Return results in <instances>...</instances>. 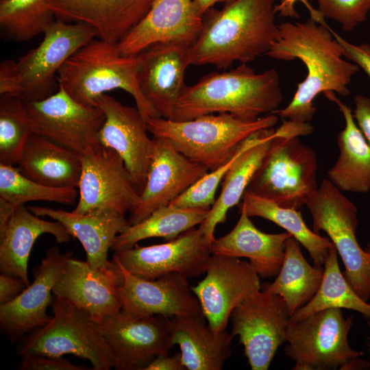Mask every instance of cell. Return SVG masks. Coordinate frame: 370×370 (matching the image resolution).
Returning a JSON list of instances; mask_svg holds the SVG:
<instances>
[{
	"label": "cell",
	"instance_id": "obj_1",
	"mask_svg": "<svg viewBox=\"0 0 370 370\" xmlns=\"http://www.w3.org/2000/svg\"><path fill=\"white\" fill-rule=\"evenodd\" d=\"M280 36L267 55L271 58L290 61L299 59L306 65L307 75L297 84L291 101L277 114L282 119L308 123L316 108L314 98L321 92H336L347 96V85L360 67L343 58V48L334 38L324 18L305 22H284L278 25Z\"/></svg>",
	"mask_w": 370,
	"mask_h": 370
},
{
	"label": "cell",
	"instance_id": "obj_2",
	"mask_svg": "<svg viewBox=\"0 0 370 370\" xmlns=\"http://www.w3.org/2000/svg\"><path fill=\"white\" fill-rule=\"evenodd\" d=\"M275 1L235 0L221 10L208 9L200 34L188 49L189 64L226 69L267 54L280 36Z\"/></svg>",
	"mask_w": 370,
	"mask_h": 370
},
{
	"label": "cell",
	"instance_id": "obj_3",
	"mask_svg": "<svg viewBox=\"0 0 370 370\" xmlns=\"http://www.w3.org/2000/svg\"><path fill=\"white\" fill-rule=\"evenodd\" d=\"M282 99L276 70L256 73L242 63L235 69L212 72L193 86H186L169 119L184 121L216 112L254 121L262 114L273 113Z\"/></svg>",
	"mask_w": 370,
	"mask_h": 370
},
{
	"label": "cell",
	"instance_id": "obj_4",
	"mask_svg": "<svg viewBox=\"0 0 370 370\" xmlns=\"http://www.w3.org/2000/svg\"><path fill=\"white\" fill-rule=\"evenodd\" d=\"M271 147L245 191L288 208L300 210L317 189L315 151L299 136L313 132L309 123L282 119Z\"/></svg>",
	"mask_w": 370,
	"mask_h": 370
},
{
	"label": "cell",
	"instance_id": "obj_5",
	"mask_svg": "<svg viewBox=\"0 0 370 370\" xmlns=\"http://www.w3.org/2000/svg\"><path fill=\"white\" fill-rule=\"evenodd\" d=\"M138 55L123 56L117 43L98 38L78 49L60 69L58 86L78 102L95 106L96 99L106 92L122 89L134 98L143 119L160 117L138 86Z\"/></svg>",
	"mask_w": 370,
	"mask_h": 370
},
{
	"label": "cell",
	"instance_id": "obj_6",
	"mask_svg": "<svg viewBox=\"0 0 370 370\" xmlns=\"http://www.w3.org/2000/svg\"><path fill=\"white\" fill-rule=\"evenodd\" d=\"M39 45L16 62L0 64V95L16 96L23 101L46 99L58 88V73L78 49L97 38L92 27L56 18L43 33Z\"/></svg>",
	"mask_w": 370,
	"mask_h": 370
},
{
	"label": "cell",
	"instance_id": "obj_7",
	"mask_svg": "<svg viewBox=\"0 0 370 370\" xmlns=\"http://www.w3.org/2000/svg\"><path fill=\"white\" fill-rule=\"evenodd\" d=\"M278 121L275 114L247 121L219 113L184 121L150 118L146 123L154 137L167 140L186 157L212 171L232 159L247 137L273 127Z\"/></svg>",
	"mask_w": 370,
	"mask_h": 370
},
{
	"label": "cell",
	"instance_id": "obj_8",
	"mask_svg": "<svg viewBox=\"0 0 370 370\" xmlns=\"http://www.w3.org/2000/svg\"><path fill=\"white\" fill-rule=\"evenodd\" d=\"M352 317L345 318L341 308L317 311L297 321H290L284 353L295 362L294 370H342L365 365L362 354L352 349L348 334Z\"/></svg>",
	"mask_w": 370,
	"mask_h": 370
},
{
	"label": "cell",
	"instance_id": "obj_9",
	"mask_svg": "<svg viewBox=\"0 0 370 370\" xmlns=\"http://www.w3.org/2000/svg\"><path fill=\"white\" fill-rule=\"evenodd\" d=\"M53 316L18 346L19 355L62 357L73 354L88 360L93 370L114 368L110 349L99 324L89 313L53 296Z\"/></svg>",
	"mask_w": 370,
	"mask_h": 370
},
{
	"label": "cell",
	"instance_id": "obj_10",
	"mask_svg": "<svg viewBox=\"0 0 370 370\" xmlns=\"http://www.w3.org/2000/svg\"><path fill=\"white\" fill-rule=\"evenodd\" d=\"M312 218V230L324 231L339 254L346 280L363 300L370 298V255L360 246L356 206L328 179L323 180L305 204Z\"/></svg>",
	"mask_w": 370,
	"mask_h": 370
},
{
	"label": "cell",
	"instance_id": "obj_11",
	"mask_svg": "<svg viewBox=\"0 0 370 370\" xmlns=\"http://www.w3.org/2000/svg\"><path fill=\"white\" fill-rule=\"evenodd\" d=\"M287 306L278 294L260 290L232 312L231 334L238 336L252 370H267L279 347L286 341Z\"/></svg>",
	"mask_w": 370,
	"mask_h": 370
},
{
	"label": "cell",
	"instance_id": "obj_12",
	"mask_svg": "<svg viewBox=\"0 0 370 370\" xmlns=\"http://www.w3.org/2000/svg\"><path fill=\"white\" fill-rule=\"evenodd\" d=\"M23 101L33 133L79 154L100 143L106 118L103 110L78 102L62 86L46 99Z\"/></svg>",
	"mask_w": 370,
	"mask_h": 370
},
{
	"label": "cell",
	"instance_id": "obj_13",
	"mask_svg": "<svg viewBox=\"0 0 370 370\" xmlns=\"http://www.w3.org/2000/svg\"><path fill=\"white\" fill-rule=\"evenodd\" d=\"M79 197L73 212L84 214L96 208H110L125 215L140 202L131 176L121 157L112 149L97 144L80 154Z\"/></svg>",
	"mask_w": 370,
	"mask_h": 370
},
{
	"label": "cell",
	"instance_id": "obj_14",
	"mask_svg": "<svg viewBox=\"0 0 370 370\" xmlns=\"http://www.w3.org/2000/svg\"><path fill=\"white\" fill-rule=\"evenodd\" d=\"M261 288L260 275L250 262L216 254L209 259L204 278L191 286L214 332L225 330L235 307Z\"/></svg>",
	"mask_w": 370,
	"mask_h": 370
},
{
	"label": "cell",
	"instance_id": "obj_15",
	"mask_svg": "<svg viewBox=\"0 0 370 370\" xmlns=\"http://www.w3.org/2000/svg\"><path fill=\"white\" fill-rule=\"evenodd\" d=\"M212 241L199 228L190 229L162 244L114 251V256L132 274L149 280L171 273L187 278L206 273L212 254Z\"/></svg>",
	"mask_w": 370,
	"mask_h": 370
},
{
	"label": "cell",
	"instance_id": "obj_16",
	"mask_svg": "<svg viewBox=\"0 0 370 370\" xmlns=\"http://www.w3.org/2000/svg\"><path fill=\"white\" fill-rule=\"evenodd\" d=\"M97 323L116 370H143L158 354L172 347L171 319L163 315L135 317L121 310Z\"/></svg>",
	"mask_w": 370,
	"mask_h": 370
},
{
	"label": "cell",
	"instance_id": "obj_17",
	"mask_svg": "<svg viewBox=\"0 0 370 370\" xmlns=\"http://www.w3.org/2000/svg\"><path fill=\"white\" fill-rule=\"evenodd\" d=\"M112 260L121 271L118 292L121 310L127 314L172 318L203 314L187 277L171 273L153 280H145L127 271L114 256Z\"/></svg>",
	"mask_w": 370,
	"mask_h": 370
},
{
	"label": "cell",
	"instance_id": "obj_18",
	"mask_svg": "<svg viewBox=\"0 0 370 370\" xmlns=\"http://www.w3.org/2000/svg\"><path fill=\"white\" fill-rule=\"evenodd\" d=\"M95 106L103 110L106 117L99 135L100 144L121 157L140 195L146 184L153 147L145 120L137 108L123 105L107 94L96 99Z\"/></svg>",
	"mask_w": 370,
	"mask_h": 370
},
{
	"label": "cell",
	"instance_id": "obj_19",
	"mask_svg": "<svg viewBox=\"0 0 370 370\" xmlns=\"http://www.w3.org/2000/svg\"><path fill=\"white\" fill-rule=\"evenodd\" d=\"M153 140L146 184L138 206L130 212V225L169 206L209 171L179 152L167 140L153 136Z\"/></svg>",
	"mask_w": 370,
	"mask_h": 370
},
{
	"label": "cell",
	"instance_id": "obj_20",
	"mask_svg": "<svg viewBox=\"0 0 370 370\" xmlns=\"http://www.w3.org/2000/svg\"><path fill=\"white\" fill-rule=\"evenodd\" d=\"M190 46L178 42L155 43L137 54L140 89L160 117L169 119L186 85Z\"/></svg>",
	"mask_w": 370,
	"mask_h": 370
},
{
	"label": "cell",
	"instance_id": "obj_21",
	"mask_svg": "<svg viewBox=\"0 0 370 370\" xmlns=\"http://www.w3.org/2000/svg\"><path fill=\"white\" fill-rule=\"evenodd\" d=\"M73 254H62L56 247L49 248L40 264L34 269L32 283L15 299L0 305L1 328L11 338H17L51 321L47 308L53 299L52 291Z\"/></svg>",
	"mask_w": 370,
	"mask_h": 370
},
{
	"label": "cell",
	"instance_id": "obj_22",
	"mask_svg": "<svg viewBox=\"0 0 370 370\" xmlns=\"http://www.w3.org/2000/svg\"><path fill=\"white\" fill-rule=\"evenodd\" d=\"M202 25L193 0H155L143 18L117 43L118 49L121 55L135 56L160 42L190 47Z\"/></svg>",
	"mask_w": 370,
	"mask_h": 370
},
{
	"label": "cell",
	"instance_id": "obj_23",
	"mask_svg": "<svg viewBox=\"0 0 370 370\" xmlns=\"http://www.w3.org/2000/svg\"><path fill=\"white\" fill-rule=\"evenodd\" d=\"M121 271L112 264L93 269L86 261L71 257L53 288V295L87 311L97 322L121 310L118 286Z\"/></svg>",
	"mask_w": 370,
	"mask_h": 370
},
{
	"label": "cell",
	"instance_id": "obj_24",
	"mask_svg": "<svg viewBox=\"0 0 370 370\" xmlns=\"http://www.w3.org/2000/svg\"><path fill=\"white\" fill-rule=\"evenodd\" d=\"M155 0H47L56 18L88 25L97 38L118 43L149 10Z\"/></svg>",
	"mask_w": 370,
	"mask_h": 370
},
{
	"label": "cell",
	"instance_id": "obj_25",
	"mask_svg": "<svg viewBox=\"0 0 370 370\" xmlns=\"http://www.w3.org/2000/svg\"><path fill=\"white\" fill-rule=\"evenodd\" d=\"M28 208L38 217L60 222L71 236L77 238L86 251V261L95 270L112 265L108 251L116 236L130 225L125 214L110 208H96L84 214L38 206Z\"/></svg>",
	"mask_w": 370,
	"mask_h": 370
},
{
	"label": "cell",
	"instance_id": "obj_26",
	"mask_svg": "<svg viewBox=\"0 0 370 370\" xmlns=\"http://www.w3.org/2000/svg\"><path fill=\"white\" fill-rule=\"evenodd\" d=\"M288 232L267 234L258 230L245 211L240 208V217L234 227L212 243V252L237 258H247L260 277L269 278L278 274L282 267Z\"/></svg>",
	"mask_w": 370,
	"mask_h": 370
},
{
	"label": "cell",
	"instance_id": "obj_27",
	"mask_svg": "<svg viewBox=\"0 0 370 370\" xmlns=\"http://www.w3.org/2000/svg\"><path fill=\"white\" fill-rule=\"evenodd\" d=\"M233 336L214 332L204 314L171 319V343L178 345L186 370H221L232 354Z\"/></svg>",
	"mask_w": 370,
	"mask_h": 370
},
{
	"label": "cell",
	"instance_id": "obj_28",
	"mask_svg": "<svg viewBox=\"0 0 370 370\" xmlns=\"http://www.w3.org/2000/svg\"><path fill=\"white\" fill-rule=\"evenodd\" d=\"M44 234L53 235L58 243H68L71 237L60 222L42 219L24 205L18 206L0 236L1 273L18 277L29 285L28 260L34 243Z\"/></svg>",
	"mask_w": 370,
	"mask_h": 370
},
{
	"label": "cell",
	"instance_id": "obj_29",
	"mask_svg": "<svg viewBox=\"0 0 370 370\" xmlns=\"http://www.w3.org/2000/svg\"><path fill=\"white\" fill-rule=\"evenodd\" d=\"M323 95L336 104L345 123L338 134L339 155L328 171V180L341 191L367 193L370 191V145L356 125L352 109L334 92L325 91Z\"/></svg>",
	"mask_w": 370,
	"mask_h": 370
},
{
	"label": "cell",
	"instance_id": "obj_30",
	"mask_svg": "<svg viewBox=\"0 0 370 370\" xmlns=\"http://www.w3.org/2000/svg\"><path fill=\"white\" fill-rule=\"evenodd\" d=\"M17 164L23 175L43 185L78 188L80 154L37 134L27 138Z\"/></svg>",
	"mask_w": 370,
	"mask_h": 370
},
{
	"label": "cell",
	"instance_id": "obj_31",
	"mask_svg": "<svg viewBox=\"0 0 370 370\" xmlns=\"http://www.w3.org/2000/svg\"><path fill=\"white\" fill-rule=\"evenodd\" d=\"M275 136V130L270 128L260 142L240 154L226 173L218 198L198 227L209 241L212 242L215 239V227L225 221L229 210L238 204L251 180L262 164Z\"/></svg>",
	"mask_w": 370,
	"mask_h": 370
},
{
	"label": "cell",
	"instance_id": "obj_32",
	"mask_svg": "<svg viewBox=\"0 0 370 370\" xmlns=\"http://www.w3.org/2000/svg\"><path fill=\"white\" fill-rule=\"evenodd\" d=\"M323 269L311 266L304 258L300 243L292 236L285 244L284 257L277 278L262 290L278 294L284 299L290 316L309 302L322 281Z\"/></svg>",
	"mask_w": 370,
	"mask_h": 370
},
{
	"label": "cell",
	"instance_id": "obj_33",
	"mask_svg": "<svg viewBox=\"0 0 370 370\" xmlns=\"http://www.w3.org/2000/svg\"><path fill=\"white\" fill-rule=\"evenodd\" d=\"M210 208H182L169 204L153 212L143 221L119 234L111 247L114 251L132 248L144 239L162 237L167 241L200 225Z\"/></svg>",
	"mask_w": 370,
	"mask_h": 370
},
{
	"label": "cell",
	"instance_id": "obj_34",
	"mask_svg": "<svg viewBox=\"0 0 370 370\" xmlns=\"http://www.w3.org/2000/svg\"><path fill=\"white\" fill-rule=\"evenodd\" d=\"M242 199L240 208L249 217H261L282 227L308 251L317 266L324 265L329 250L334 245L329 238L321 236L306 225L299 210L283 208L247 191Z\"/></svg>",
	"mask_w": 370,
	"mask_h": 370
},
{
	"label": "cell",
	"instance_id": "obj_35",
	"mask_svg": "<svg viewBox=\"0 0 370 370\" xmlns=\"http://www.w3.org/2000/svg\"><path fill=\"white\" fill-rule=\"evenodd\" d=\"M337 254L334 246L330 249L318 291L309 302L293 313L290 321H299L330 308L354 310L370 321V303L360 298L350 286L340 269Z\"/></svg>",
	"mask_w": 370,
	"mask_h": 370
},
{
	"label": "cell",
	"instance_id": "obj_36",
	"mask_svg": "<svg viewBox=\"0 0 370 370\" xmlns=\"http://www.w3.org/2000/svg\"><path fill=\"white\" fill-rule=\"evenodd\" d=\"M47 0H0V36L21 42L45 31L56 19Z\"/></svg>",
	"mask_w": 370,
	"mask_h": 370
},
{
	"label": "cell",
	"instance_id": "obj_37",
	"mask_svg": "<svg viewBox=\"0 0 370 370\" xmlns=\"http://www.w3.org/2000/svg\"><path fill=\"white\" fill-rule=\"evenodd\" d=\"M77 196L75 187L45 186L27 177L14 165L0 164V197L15 206L34 201L72 205Z\"/></svg>",
	"mask_w": 370,
	"mask_h": 370
},
{
	"label": "cell",
	"instance_id": "obj_38",
	"mask_svg": "<svg viewBox=\"0 0 370 370\" xmlns=\"http://www.w3.org/2000/svg\"><path fill=\"white\" fill-rule=\"evenodd\" d=\"M33 133L24 101L0 96V164H17L29 136Z\"/></svg>",
	"mask_w": 370,
	"mask_h": 370
},
{
	"label": "cell",
	"instance_id": "obj_39",
	"mask_svg": "<svg viewBox=\"0 0 370 370\" xmlns=\"http://www.w3.org/2000/svg\"><path fill=\"white\" fill-rule=\"evenodd\" d=\"M269 129L259 130L247 137L232 159L205 174L170 204L182 208H211L215 202V194L219 185L236 159L244 151L260 142Z\"/></svg>",
	"mask_w": 370,
	"mask_h": 370
},
{
	"label": "cell",
	"instance_id": "obj_40",
	"mask_svg": "<svg viewBox=\"0 0 370 370\" xmlns=\"http://www.w3.org/2000/svg\"><path fill=\"white\" fill-rule=\"evenodd\" d=\"M297 1H301L306 5L308 4L307 0H282L280 5H275L276 11H280L282 16H295L293 6ZM310 1H316L319 8L311 16L312 18L323 17L334 20L341 24L345 32H350L364 22L370 12V0Z\"/></svg>",
	"mask_w": 370,
	"mask_h": 370
},
{
	"label": "cell",
	"instance_id": "obj_41",
	"mask_svg": "<svg viewBox=\"0 0 370 370\" xmlns=\"http://www.w3.org/2000/svg\"><path fill=\"white\" fill-rule=\"evenodd\" d=\"M18 369L20 370H88L84 365L72 363L66 358L40 355L27 354L21 356Z\"/></svg>",
	"mask_w": 370,
	"mask_h": 370
},
{
	"label": "cell",
	"instance_id": "obj_42",
	"mask_svg": "<svg viewBox=\"0 0 370 370\" xmlns=\"http://www.w3.org/2000/svg\"><path fill=\"white\" fill-rule=\"evenodd\" d=\"M334 38L343 48V56L356 64L370 78V44L365 42L361 45H354L345 40L332 29Z\"/></svg>",
	"mask_w": 370,
	"mask_h": 370
},
{
	"label": "cell",
	"instance_id": "obj_43",
	"mask_svg": "<svg viewBox=\"0 0 370 370\" xmlns=\"http://www.w3.org/2000/svg\"><path fill=\"white\" fill-rule=\"evenodd\" d=\"M354 103L355 106L354 118L370 145V98L362 95H357L354 98Z\"/></svg>",
	"mask_w": 370,
	"mask_h": 370
},
{
	"label": "cell",
	"instance_id": "obj_44",
	"mask_svg": "<svg viewBox=\"0 0 370 370\" xmlns=\"http://www.w3.org/2000/svg\"><path fill=\"white\" fill-rule=\"evenodd\" d=\"M26 287V284L21 278L1 273L0 305L5 304L15 299Z\"/></svg>",
	"mask_w": 370,
	"mask_h": 370
},
{
	"label": "cell",
	"instance_id": "obj_45",
	"mask_svg": "<svg viewBox=\"0 0 370 370\" xmlns=\"http://www.w3.org/2000/svg\"><path fill=\"white\" fill-rule=\"evenodd\" d=\"M143 370H186L180 352L170 356L169 352L158 354Z\"/></svg>",
	"mask_w": 370,
	"mask_h": 370
},
{
	"label": "cell",
	"instance_id": "obj_46",
	"mask_svg": "<svg viewBox=\"0 0 370 370\" xmlns=\"http://www.w3.org/2000/svg\"><path fill=\"white\" fill-rule=\"evenodd\" d=\"M17 206L0 197V236H1Z\"/></svg>",
	"mask_w": 370,
	"mask_h": 370
},
{
	"label": "cell",
	"instance_id": "obj_47",
	"mask_svg": "<svg viewBox=\"0 0 370 370\" xmlns=\"http://www.w3.org/2000/svg\"><path fill=\"white\" fill-rule=\"evenodd\" d=\"M235 0H193L195 6L198 14L203 16L204 13L213 5L219 3H230Z\"/></svg>",
	"mask_w": 370,
	"mask_h": 370
},
{
	"label": "cell",
	"instance_id": "obj_48",
	"mask_svg": "<svg viewBox=\"0 0 370 370\" xmlns=\"http://www.w3.org/2000/svg\"><path fill=\"white\" fill-rule=\"evenodd\" d=\"M365 250L370 255V241L367 243Z\"/></svg>",
	"mask_w": 370,
	"mask_h": 370
}]
</instances>
